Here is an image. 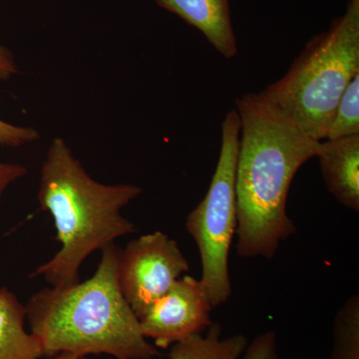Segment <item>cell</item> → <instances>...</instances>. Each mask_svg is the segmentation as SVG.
Segmentation results:
<instances>
[{
    "instance_id": "obj_13",
    "label": "cell",
    "mask_w": 359,
    "mask_h": 359,
    "mask_svg": "<svg viewBox=\"0 0 359 359\" xmlns=\"http://www.w3.org/2000/svg\"><path fill=\"white\" fill-rule=\"evenodd\" d=\"M359 135V74L342 94L325 140Z\"/></svg>"
},
{
    "instance_id": "obj_4",
    "label": "cell",
    "mask_w": 359,
    "mask_h": 359,
    "mask_svg": "<svg viewBox=\"0 0 359 359\" xmlns=\"http://www.w3.org/2000/svg\"><path fill=\"white\" fill-rule=\"evenodd\" d=\"M359 74V0L309 40L283 77L261 92L314 140L327 138L342 94Z\"/></svg>"
},
{
    "instance_id": "obj_7",
    "label": "cell",
    "mask_w": 359,
    "mask_h": 359,
    "mask_svg": "<svg viewBox=\"0 0 359 359\" xmlns=\"http://www.w3.org/2000/svg\"><path fill=\"white\" fill-rule=\"evenodd\" d=\"M212 309L201 280L184 276L139 318L141 332L157 348L166 349L211 327Z\"/></svg>"
},
{
    "instance_id": "obj_14",
    "label": "cell",
    "mask_w": 359,
    "mask_h": 359,
    "mask_svg": "<svg viewBox=\"0 0 359 359\" xmlns=\"http://www.w3.org/2000/svg\"><path fill=\"white\" fill-rule=\"evenodd\" d=\"M18 72L14 56L0 45V81L8 80ZM39 133L30 127L15 126L0 119V145L20 147L39 140Z\"/></svg>"
},
{
    "instance_id": "obj_10",
    "label": "cell",
    "mask_w": 359,
    "mask_h": 359,
    "mask_svg": "<svg viewBox=\"0 0 359 359\" xmlns=\"http://www.w3.org/2000/svg\"><path fill=\"white\" fill-rule=\"evenodd\" d=\"M25 306L13 292L0 287V359H41L40 340L25 328Z\"/></svg>"
},
{
    "instance_id": "obj_6",
    "label": "cell",
    "mask_w": 359,
    "mask_h": 359,
    "mask_svg": "<svg viewBox=\"0 0 359 359\" xmlns=\"http://www.w3.org/2000/svg\"><path fill=\"white\" fill-rule=\"evenodd\" d=\"M189 269L176 241L154 231L131 241L121 250L120 289L139 320Z\"/></svg>"
},
{
    "instance_id": "obj_15",
    "label": "cell",
    "mask_w": 359,
    "mask_h": 359,
    "mask_svg": "<svg viewBox=\"0 0 359 359\" xmlns=\"http://www.w3.org/2000/svg\"><path fill=\"white\" fill-rule=\"evenodd\" d=\"M244 359H278L275 332L257 335L245 348Z\"/></svg>"
},
{
    "instance_id": "obj_8",
    "label": "cell",
    "mask_w": 359,
    "mask_h": 359,
    "mask_svg": "<svg viewBox=\"0 0 359 359\" xmlns=\"http://www.w3.org/2000/svg\"><path fill=\"white\" fill-rule=\"evenodd\" d=\"M158 6L197 28L226 59L237 56L230 0H155Z\"/></svg>"
},
{
    "instance_id": "obj_9",
    "label": "cell",
    "mask_w": 359,
    "mask_h": 359,
    "mask_svg": "<svg viewBox=\"0 0 359 359\" xmlns=\"http://www.w3.org/2000/svg\"><path fill=\"white\" fill-rule=\"evenodd\" d=\"M328 191L347 209L359 210V135L320 142L316 156Z\"/></svg>"
},
{
    "instance_id": "obj_5",
    "label": "cell",
    "mask_w": 359,
    "mask_h": 359,
    "mask_svg": "<svg viewBox=\"0 0 359 359\" xmlns=\"http://www.w3.org/2000/svg\"><path fill=\"white\" fill-rule=\"evenodd\" d=\"M241 122L231 110L222 123L221 151L209 190L186 219V229L199 249L201 283L212 308L230 299L231 283L229 257L238 228L236 167Z\"/></svg>"
},
{
    "instance_id": "obj_3",
    "label": "cell",
    "mask_w": 359,
    "mask_h": 359,
    "mask_svg": "<svg viewBox=\"0 0 359 359\" xmlns=\"http://www.w3.org/2000/svg\"><path fill=\"white\" fill-rule=\"evenodd\" d=\"M141 193L130 184L104 185L92 179L66 142L54 139L42 164L39 201L54 219L61 249L29 278L43 276L56 289L79 283L80 266L92 252L135 233L121 210Z\"/></svg>"
},
{
    "instance_id": "obj_2",
    "label": "cell",
    "mask_w": 359,
    "mask_h": 359,
    "mask_svg": "<svg viewBox=\"0 0 359 359\" xmlns=\"http://www.w3.org/2000/svg\"><path fill=\"white\" fill-rule=\"evenodd\" d=\"M93 276L70 287H48L25 306L30 332L41 342L44 358L70 353L85 358L109 354L116 359H153L160 351L141 332L140 323L119 285L121 250H102Z\"/></svg>"
},
{
    "instance_id": "obj_11",
    "label": "cell",
    "mask_w": 359,
    "mask_h": 359,
    "mask_svg": "<svg viewBox=\"0 0 359 359\" xmlns=\"http://www.w3.org/2000/svg\"><path fill=\"white\" fill-rule=\"evenodd\" d=\"M247 346L244 335L223 339L221 325L212 323L205 335H193L173 344L168 359H238Z\"/></svg>"
},
{
    "instance_id": "obj_17",
    "label": "cell",
    "mask_w": 359,
    "mask_h": 359,
    "mask_svg": "<svg viewBox=\"0 0 359 359\" xmlns=\"http://www.w3.org/2000/svg\"><path fill=\"white\" fill-rule=\"evenodd\" d=\"M77 354L70 353H59L57 355L54 356L52 359H80Z\"/></svg>"
},
{
    "instance_id": "obj_16",
    "label": "cell",
    "mask_w": 359,
    "mask_h": 359,
    "mask_svg": "<svg viewBox=\"0 0 359 359\" xmlns=\"http://www.w3.org/2000/svg\"><path fill=\"white\" fill-rule=\"evenodd\" d=\"M27 173V169L22 165L6 164L0 162V201L4 191L16 180L22 178Z\"/></svg>"
},
{
    "instance_id": "obj_1",
    "label": "cell",
    "mask_w": 359,
    "mask_h": 359,
    "mask_svg": "<svg viewBox=\"0 0 359 359\" xmlns=\"http://www.w3.org/2000/svg\"><path fill=\"white\" fill-rule=\"evenodd\" d=\"M241 130L236 167L238 256H276L295 233L287 214L295 174L316 157L320 142L311 138L261 93L238 97Z\"/></svg>"
},
{
    "instance_id": "obj_12",
    "label": "cell",
    "mask_w": 359,
    "mask_h": 359,
    "mask_svg": "<svg viewBox=\"0 0 359 359\" xmlns=\"http://www.w3.org/2000/svg\"><path fill=\"white\" fill-rule=\"evenodd\" d=\"M330 359H359V297H349L337 311Z\"/></svg>"
}]
</instances>
